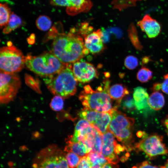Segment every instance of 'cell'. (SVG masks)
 Returning a JSON list of instances; mask_svg holds the SVG:
<instances>
[{"label": "cell", "instance_id": "484cf974", "mask_svg": "<svg viewBox=\"0 0 168 168\" xmlns=\"http://www.w3.org/2000/svg\"><path fill=\"white\" fill-rule=\"evenodd\" d=\"M66 159L71 168L77 167L81 159L78 155L71 151H64Z\"/></svg>", "mask_w": 168, "mask_h": 168}, {"label": "cell", "instance_id": "f1b7e54d", "mask_svg": "<svg viewBox=\"0 0 168 168\" xmlns=\"http://www.w3.org/2000/svg\"><path fill=\"white\" fill-rule=\"evenodd\" d=\"M138 61L137 58L133 55H128L124 59V65L128 69H134L138 66Z\"/></svg>", "mask_w": 168, "mask_h": 168}, {"label": "cell", "instance_id": "4fadbf2b", "mask_svg": "<svg viewBox=\"0 0 168 168\" xmlns=\"http://www.w3.org/2000/svg\"><path fill=\"white\" fill-rule=\"evenodd\" d=\"M51 3L53 5L66 7L67 12L72 16L88 12L92 6L90 0H52Z\"/></svg>", "mask_w": 168, "mask_h": 168}, {"label": "cell", "instance_id": "8fae6325", "mask_svg": "<svg viewBox=\"0 0 168 168\" xmlns=\"http://www.w3.org/2000/svg\"><path fill=\"white\" fill-rule=\"evenodd\" d=\"M115 138L108 130L102 135L101 153L108 162L117 164L119 161L118 155L125 149L123 145L118 144Z\"/></svg>", "mask_w": 168, "mask_h": 168}, {"label": "cell", "instance_id": "8d00e7d4", "mask_svg": "<svg viewBox=\"0 0 168 168\" xmlns=\"http://www.w3.org/2000/svg\"><path fill=\"white\" fill-rule=\"evenodd\" d=\"M151 61V59L149 57L145 56L142 58V63L143 64H146Z\"/></svg>", "mask_w": 168, "mask_h": 168}, {"label": "cell", "instance_id": "f546056e", "mask_svg": "<svg viewBox=\"0 0 168 168\" xmlns=\"http://www.w3.org/2000/svg\"><path fill=\"white\" fill-rule=\"evenodd\" d=\"M77 168H92V165L88 155L81 158Z\"/></svg>", "mask_w": 168, "mask_h": 168}, {"label": "cell", "instance_id": "e575fe53", "mask_svg": "<svg viewBox=\"0 0 168 168\" xmlns=\"http://www.w3.org/2000/svg\"><path fill=\"white\" fill-rule=\"evenodd\" d=\"M161 83L159 82L155 83L152 86V89L153 92L159 91L161 89Z\"/></svg>", "mask_w": 168, "mask_h": 168}, {"label": "cell", "instance_id": "4316f807", "mask_svg": "<svg viewBox=\"0 0 168 168\" xmlns=\"http://www.w3.org/2000/svg\"><path fill=\"white\" fill-rule=\"evenodd\" d=\"M121 104L123 109L128 111H132L136 109L133 98L129 94L124 97Z\"/></svg>", "mask_w": 168, "mask_h": 168}, {"label": "cell", "instance_id": "5bb4252c", "mask_svg": "<svg viewBox=\"0 0 168 168\" xmlns=\"http://www.w3.org/2000/svg\"><path fill=\"white\" fill-rule=\"evenodd\" d=\"M137 25L150 38L157 36L161 31L160 23L150 15L147 14L137 22Z\"/></svg>", "mask_w": 168, "mask_h": 168}, {"label": "cell", "instance_id": "cb8c5ba5", "mask_svg": "<svg viewBox=\"0 0 168 168\" xmlns=\"http://www.w3.org/2000/svg\"><path fill=\"white\" fill-rule=\"evenodd\" d=\"M37 27L42 31H46L49 30L52 25L51 19L45 15H41L38 17L36 21Z\"/></svg>", "mask_w": 168, "mask_h": 168}, {"label": "cell", "instance_id": "9c48e42d", "mask_svg": "<svg viewBox=\"0 0 168 168\" xmlns=\"http://www.w3.org/2000/svg\"><path fill=\"white\" fill-rule=\"evenodd\" d=\"M163 139L161 135H151L135 143L134 149L144 152L150 157L166 155L168 153V149L163 143Z\"/></svg>", "mask_w": 168, "mask_h": 168}, {"label": "cell", "instance_id": "277c9868", "mask_svg": "<svg viewBox=\"0 0 168 168\" xmlns=\"http://www.w3.org/2000/svg\"><path fill=\"white\" fill-rule=\"evenodd\" d=\"M69 64L63 63L51 52H45L37 56H26L25 65L30 71L44 78L59 72Z\"/></svg>", "mask_w": 168, "mask_h": 168}, {"label": "cell", "instance_id": "ba28073f", "mask_svg": "<svg viewBox=\"0 0 168 168\" xmlns=\"http://www.w3.org/2000/svg\"><path fill=\"white\" fill-rule=\"evenodd\" d=\"M0 101L6 104L16 97L21 85L19 76L15 73L0 71Z\"/></svg>", "mask_w": 168, "mask_h": 168}, {"label": "cell", "instance_id": "ffe728a7", "mask_svg": "<svg viewBox=\"0 0 168 168\" xmlns=\"http://www.w3.org/2000/svg\"><path fill=\"white\" fill-rule=\"evenodd\" d=\"M21 18L13 13H11L9 21L3 29V32L7 34L19 27L22 24Z\"/></svg>", "mask_w": 168, "mask_h": 168}, {"label": "cell", "instance_id": "1f68e13d", "mask_svg": "<svg viewBox=\"0 0 168 168\" xmlns=\"http://www.w3.org/2000/svg\"><path fill=\"white\" fill-rule=\"evenodd\" d=\"M26 80H27V84L36 90L37 89L38 91H39V87L38 86L39 84L38 82L35 80L33 77L30 76H28L27 75V79Z\"/></svg>", "mask_w": 168, "mask_h": 168}, {"label": "cell", "instance_id": "d4e9b609", "mask_svg": "<svg viewBox=\"0 0 168 168\" xmlns=\"http://www.w3.org/2000/svg\"><path fill=\"white\" fill-rule=\"evenodd\" d=\"M128 35L132 44L136 49L139 50H142L143 47L139 40L136 29L133 25L129 28Z\"/></svg>", "mask_w": 168, "mask_h": 168}, {"label": "cell", "instance_id": "8992f818", "mask_svg": "<svg viewBox=\"0 0 168 168\" xmlns=\"http://www.w3.org/2000/svg\"><path fill=\"white\" fill-rule=\"evenodd\" d=\"M33 166L34 168H71L64 152L54 144L48 145L37 153Z\"/></svg>", "mask_w": 168, "mask_h": 168}, {"label": "cell", "instance_id": "30bf717a", "mask_svg": "<svg viewBox=\"0 0 168 168\" xmlns=\"http://www.w3.org/2000/svg\"><path fill=\"white\" fill-rule=\"evenodd\" d=\"M80 118L87 120L101 134L108 130L111 120L112 114L101 112L83 109L79 113Z\"/></svg>", "mask_w": 168, "mask_h": 168}, {"label": "cell", "instance_id": "603a6c76", "mask_svg": "<svg viewBox=\"0 0 168 168\" xmlns=\"http://www.w3.org/2000/svg\"><path fill=\"white\" fill-rule=\"evenodd\" d=\"M153 73L149 68L145 67H142L138 71L136 77L140 82L145 83L152 79Z\"/></svg>", "mask_w": 168, "mask_h": 168}, {"label": "cell", "instance_id": "e0dca14e", "mask_svg": "<svg viewBox=\"0 0 168 168\" xmlns=\"http://www.w3.org/2000/svg\"><path fill=\"white\" fill-rule=\"evenodd\" d=\"M133 96L136 108L137 110H143L149 106L148 95L145 88L141 86L136 87L134 90Z\"/></svg>", "mask_w": 168, "mask_h": 168}, {"label": "cell", "instance_id": "5b68a950", "mask_svg": "<svg viewBox=\"0 0 168 168\" xmlns=\"http://www.w3.org/2000/svg\"><path fill=\"white\" fill-rule=\"evenodd\" d=\"M69 64L58 73L49 77L44 78L47 88L53 94L67 98L74 95L77 90V81Z\"/></svg>", "mask_w": 168, "mask_h": 168}, {"label": "cell", "instance_id": "74e56055", "mask_svg": "<svg viewBox=\"0 0 168 168\" xmlns=\"http://www.w3.org/2000/svg\"><path fill=\"white\" fill-rule=\"evenodd\" d=\"M164 168H168V159L167 160L165 165L164 166Z\"/></svg>", "mask_w": 168, "mask_h": 168}, {"label": "cell", "instance_id": "7c38bea8", "mask_svg": "<svg viewBox=\"0 0 168 168\" xmlns=\"http://www.w3.org/2000/svg\"><path fill=\"white\" fill-rule=\"evenodd\" d=\"M72 69L77 80L82 83L89 82L99 75L93 65L85 61L79 60L74 63Z\"/></svg>", "mask_w": 168, "mask_h": 168}, {"label": "cell", "instance_id": "d6a6232c", "mask_svg": "<svg viewBox=\"0 0 168 168\" xmlns=\"http://www.w3.org/2000/svg\"><path fill=\"white\" fill-rule=\"evenodd\" d=\"M164 80L161 83V90L162 91L168 95V74L164 75Z\"/></svg>", "mask_w": 168, "mask_h": 168}, {"label": "cell", "instance_id": "2e32d148", "mask_svg": "<svg viewBox=\"0 0 168 168\" xmlns=\"http://www.w3.org/2000/svg\"><path fill=\"white\" fill-rule=\"evenodd\" d=\"M109 93L111 99L115 101V106L117 108L124 97L129 94V91L122 84H116L110 86Z\"/></svg>", "mask_w": 168, "mask_h": 168}, {"label": "cell", "instance_id": "d6986e66", "mask_svg": "<svg viewBox=\"0 0 168 168\" xmlns=\"http://www.w3.org/2000/svg\"><path fill=\"white\" fill-rule=\"evenodd\" d=\"M149 106L152 109L158 110L161 109L165 103V100L163 94L157 91L153 92L149 96L148 100Z\"/></svg>", "mask_w": 168, "mask_h": 168}, {"label": "cell", "instance_id": "7a4b0ae2", "mask_svg": "<svg viewBox=\"0 0 168 168\" xmlns=\"http://www.w3.org/2000/svg\"><path fill=\"white\" fill-rule=\"evenodd\" d=\"M110 83L109 79H105L102 85L95 90L89 85L84 86L79 96L83 109L111 114L117 109L112 106V99L109 93Z\"/></svg>", "mask_w": 168, "mask_h": 168}, {"label": "cell", "instance_id": "836d02e7", "mask_svg": "<svg viewBox=\"0 0 168 168\" xmlns=\"http://www.w3.org/2000/svg\"><path fill=\"white\" fill-rule=\"evenodd\" d=\"M92 168H119V167L116 164L107 162L102 166L98 165L93 166Z\"/></svg>", "mask_w": 168, "mask_h": 168}, {"label": "cell", "instance_id": "ac0fdd59", "mask_svg": "<svg viewBox=\"0 0 168 168\" xmlns=\"http://www.w3.org/2000/svg\"><path fill=\"white\" fill-rule=\"evenodd\" d=\"M67 145L65 148L64 151H71L81 158L87 156L89 153L86 146L82 141L72 142L68 139Z\"/></svg>", "mask_w": 168, "mask_h": 168}, {"label": "cell", "instance_id": "83f0119b", "mask_svg": "<svg viewBox=\"0 0 168 168\" xmlns=\"http://www.w3.org/2000/svg\"><path fill=\"white\" fill-rule=\"evenodd\" d=\"M63 99L62 96L55 95L51 100L50 106L51 109L55 111H59L62 110L64 106Z\"/></svg>", "mask_w": 168, "mask_h": 168}, {"label": "cell", "instance_id": "f35d334b", "mask_svg": "<svg viewBox=\"0 0 168 168\" xmlns=\"http://www.w3.org/2000/svg\"></svg>", "mask_w": 168, "mask_h": 168}, {"label": "cell", "instance_id": "3957f363", "mask_svg": "<svg viewBox=\"0 0 168 168\" xmlns=\"http://www.w3.org/2000/svg\"><path fill=\"white\" fill-rule=\"evenodd\" d=\"M134 119L116 109L112 113V118L108 130L121 142L125 149L130 151L134 149L133 125Z\"/></svg>", "mask_w": 168, "mask_h": 168}, {"label": "cell", "instance_id": "7402d4cb", "mask_svg": "<svg viewBox=\"0 0 168 168\" xmlns=\"http://www.w3.org/2000/svg\"><path fill=\"white\" fill-rule=\"evenodd\" d=\"M88 156L91 163L92 166L96 165L102 166L108 162L102 153L90 152L88 154Z\"/></svg>", "mask_w": 168, "mask_h": 168}, {"label": "cell", "instance_id": "44dd1931", "mask_svg": "<svg viewBox=\"0 0 168 168\" xmlns=\"http://www.w3.org/2000/svg\"><path fill=\"white\" fill-rule=\"evenodd\" d=\"M0 25L5 26L8 23L11 15V11L7 3L0 4Z\"/></svg>", "mask_w": 168, "mask_h": 168}, {"label": "cell", "instance_id": "d590c367", "mask_svg": "<svg viewBox=\"0 0 168 168\" xmlns=\"http://www.w3.org/2000/svg\"><path fill=\"white\" fill-rule=\"evenodd\" d=\"M163 124L166 128V131L168 135V115L165 118L163 122Z\"/></svg>", "mask_w": 168, "mask_h": 168}, {"label": "cell", "instance_id": "52a82bcc", "mask_svg": "<svg viewBox=\"0 0 168 168\" xmlns=\"http://www.w3.org/2000/svg\"><path fill=\"white\" fill-rule=\"evenodd\" d=\"M7 44L0 48V71L9 73L19 72L24 67L26 57L12 42H8Z\"/></svg>", "mask_w": 168, "mask_h": 168}, {"label": "cell", "instance_id": "4dcf8cb0", "mask_svg": "<svg viewBox=\"0 0 168 168\" xmlns=\"http://www.w3.org/2000/svg\"><path fill=\"white\" fill-rule=\"evenodd\" d=\"M132 168H164V166H153L147 161H144L133 166Z\"/></svg>", "mask_w": 168, "mask_h": 168}, {"label": "cell", "instance_id": "9a60e30c", "mask_svg": "<svg viewBox=\"0 0 168 168\" xmlns=\"http://www.w3.org/2000/svg\"><path fill=\"white\" fill-rule=\"evenodd\" d=\"M102 33V30L99 29L91 32L85 36V46L92 54L99 53L104 49L101 38Z\"/></svg>", "mask_w": 168, "mask_h": 168}, {"label": "cell", "instance_id": "ab89813d", "mask_svg": "<svg viewBox=\"0 0 168 168\" xmlns=\"http://www.w3.org/2000/svg\"></svg>", "mask_w": 168, "mask_h": 168}, {"label": "cell", "instance_id": "6da1fadb", "mask_svg": "<svg viewBox=\"0 0 168 168\" xmlns=\"http://www.w3.org/2000/svg\"><path fill=\"white\" fill-rule=\"evenodd\" d=\"M75 32L72 28L68 34L60 33L53 41L51 53L63 63H74L89 52L82 37Z\"/></svg>", "mask_w": 168, "mask_h": 168}]
</instances>
